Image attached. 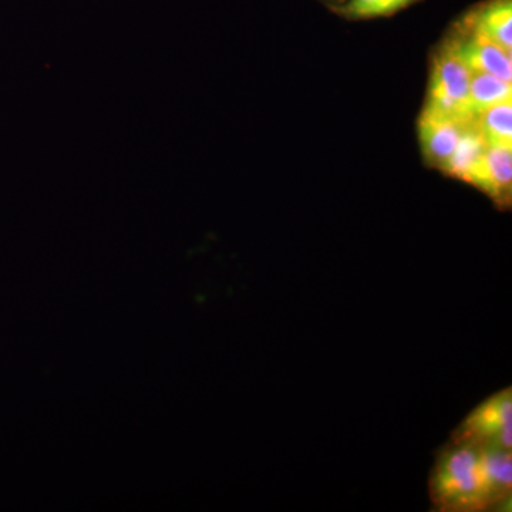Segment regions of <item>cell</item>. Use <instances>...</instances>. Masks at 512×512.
<instances>
[{
  "instance_id": "cell-7",
  "label": "cell",
  "mask_w": 512,
  "mask_h": 512,
  "mask_svg": "<svg viewBox=\"0 0 512 512\" xmlns=\"http://www.w3.org/2000/svg\"><path fill=\"white\" fill-rule=\"evenodd\" d=\"M464 26L500 46L505 52H512L511 0L484 3L476 12L467 16Z\"/></svg>"
},
{
  "instance_id": "cell-1",
  "label": "cell",
  "mask_w": 512,
  "mask_h": 512,
  "mask_svg": "<svg viewBox=\"0 0 512 512\" xmlns=\"http://www.w3.org/2000/svg\"><path fill=\"white\" fill-rule=\"evenodd\" d=\"M430 497L440 511L476 512L494 507L483 466V448L450 443L430 476Z\"/></svg>"
},
{
  "instance_id": "cell-5",
  "label": "cell",
  "mask_w": 512,
  "mask_h": 512,
  "mask_svg": "<svg viewBox=\"0 0 512 512\" xmlns=\"http://www.w3.org/2000/svg\"><path fill=\"white\" fill-rule=\"evenodd\" d=\"M470 72L494 74L512 83V57L500 46L464 26V33L448 40Z\"/></svg>"
},
{
  "instance_id": "cell-12",
  "label": "cell",
  "mask_w": 512,
  "mask_h": 512,
  "mask_svg": "<svg viewBox=\"0 0 512 512\" xmlns=\"http://www.w3.org/2000/svg\"><path fill=\"white\" fill-rule=\"evenodd\" d=\"M416 0H348L342 12L349 18H380L393 15Z\"/></svg>"
},
{
  "instance_id": "cell-3",
  "label": "cell",
  "mask_w": 512,
  "mask_h": 512,
  "mask_svg": "<svg viewBox=\"0 0 512 512\" xmlns=\"http://www.w3.org/2000/svg\"><path fill=\"white\" fill-rule=\"evenodd\" d=\"M453 443L477 447L512 448V390L488 397L477 409L461 421L451 434Z\"/></svg>"
},
{
  "instance_id": "cell-11",
  "label": "cell",
  "mask_w": 512,
  "mask_h": 512,
  "mask_svg": "<svg viewBox=\"0 0 512 512\" xmlns=\"http://www.w3.org/2000/svg\"><path fill=\"white\" fill-rule=\"evenodd\" d=\"M511 100V82L494 74L470 72V103L474 113Z\"/></svg>"
},
{
  "instance_id": "cell-8",
  "label": "cell",
  "mask_w": 512,
  "mask_h": 512,
  "mask_svg": "<svg viewBox=\"0 0 512 512\" xmlns=\"http://www.w3.org/2000/svg\"><path fill=\"white\" fill-rule=\"evenodd\" d=\"M483 448V466L494 507L510 500L512 491L511 450L500 447Z\"/></svg>"
},
{
  "instance_id": "cell-2",
  "label": "cell",
  "mask_w": 512,
  "mask_h": 512,
  "mask_svg": "<svg viewBox=\"0 0 512 512\" xmlns=\"http://www.w3.org/2000/svg\"><path fill=\"white\" fill-rule=\"evenodd\" d=\"M426 106L458 120L476 116L470 103V70L448 42L434 59Z\"/></svg>"
},
{
  "instance_id": "cell-10",
  "label": "cell",
  "mask_w": 512,
  "mask_h": 512,
  "mask_svg": "<svg viewBox=\"0 0 512 512\" xmlns=\"http://www.w3.org/2000/svg\"><path fill=\"white\" fill-rule=\"evenodd\" d=\"M487 147V143H485L483 136L478 131L476 123H474V120L471 121L466 130H464V133L461 134L450 160H448L446 167H444V173L466 181L471 168L477 163L478 158L483 156Z\"/></svg>"
},
{
  "instance_id": "cell-9",
  "label": "cell",
  "mask_w": 512,
  "mask_h": 512,
  "mask_svg": "<svg viewBox=\"0 0 512 512\" xmlns=\"http://www.w3.org/2000/svg\"><path fill=\"white\" fill-rule=\"evenodd\" d=\"M474 123L487 146L512 148V101L476 113Z\"/></svg>"
},
{
  "instance_id": "cell-4",
  "label": "cell",
  "mask_w": 512,
  "mask_h": 512,
  "mask_svg": "<svg viewBox=\"0 0 512 512\" xmlns=\"http://www.w3.org/2000/svg\"><path fill=\"white\" fill-rule=\"evenodd\" d=\"M473 120L454 119L429 106L424 107L419 120V137L426 160L444 170L461 134Z\"/></svg>"
},
{
  "instance_id": "cell-6",
  "label": "cell",
  "mask_w": 512,
  "mask_h": 512,
  "mask_svg": "<svg viewBox=\"0 0 512 512\" xmlns=\"http://www.w3.org/2000/svg\"><path fill=\"white\" fill-rule=\"evenodd\" d=\"M466 183L480 188L498 204L507 205L511 201L512 190V148H485L466 178Z\"/></svg>"
}]
</instances>
